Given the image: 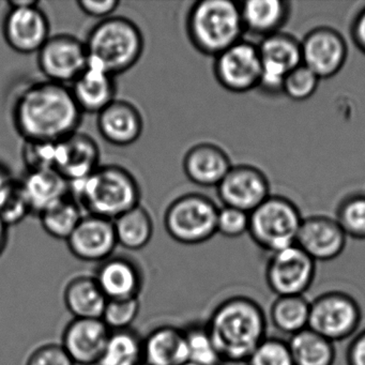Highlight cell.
Listing matches in <instances>:
<instances>
[{
    "label": "cell",
    "instance_id": "cell-49",
    "mask_svg": "<svg viewBox=\"0 0 365 365\" xmlns=\"http://www.w3.org/2000/svg\"><path fill=\"white\" fill-rule=\"evenodd\" d=\"M140 365H146V364H145V363H143V364H140Z\"/></svg>",
    "mask_w": 365,
    "mask_h": 365
},
{
    "label": "cell",
    "instance_id": "cell-37",
    "mask_svg": "<svg viewBox=\"0 0 365 365\" xmlns=\"http://www.w3.org/2000/svg\"><path fill=\"white\" fill-rule=\"evenodd\" d=\"M57 144L46 140H24L22 159L27 172L34 170H56Z\"/></svg>",
    "mask_w": 365,
    "mask_h": 365
},
{
    "label": "cell",
    "instance_id": "cell-13",
    "mask_svg": "<svg viewBox=\"0 0 365 365\" xmlns=\"http://www.w3.org/2000/svg\"><path fill=\"white\" fill-rule=\"evenodd\" d=\"M302 65L319 78L336 76L347 61L348 48L343 36L329 27H317L301 42Z\"/></svg>",
    "mask_w": 365,
    "mask_h": 365
},
{
    "label": "cell",
    "instance_id": "cell-14",
    "mask_svg": "<svg viewBox=\"0 0 365 365\" xmlns=\"http://www.w3.org/2000/svg\"><path fill=\"white\" fill-rule=\"evenodd\" d=\"M40 5L9 8L3 33L8 46L20 54H35L51 37L50 21Z\"/></svg>",
    "mask_w": 365,
    "mask_h": 365
},
{
    "label": "cell",
    "instance_id": "cell-48",
    "mask_svg": "<svg viewBox=\"0 0 365 365\" xmlns=\"http://www.w3.org/2000/svg\"><path fill=\"white\" fill-rule=\"evenodd\" d=\"M185 365H195V364H192V363L187 362V364H185Z\"/></svg>",
    "mask_w": 365,
    "mask_h": 365
},
{
    "label": "cell",
    "instance_id": "cell-3",
    "mask_svg": "<svg viewBox=\"0 0 365 365\" xmlns=\"http://www.w3.org/2000/svg\"><path fill=\"white\" fill-rule=\"evenodd\" d=\"M70 196L86 211L114 221L140 205V187L123 166L100 165L82 180L70 183Z\"/></svg>",
    "mask_w": 365,
    "mask_h": 365
},
{
    "label": "cell",
    "instance_id": "cell-15",
    "mask_svg": "<svg viewBox=\"0 0 365 365\" xmlns=\"http://www.w3.org/2000/svg\"><path fill=\"white\" fill-rule=\"evenodd\" d=\"M224 206L251 213L270 196L266 175L252 165L232 166L217 187Z\"/></svg>",
    "mask_w": 365,
    "mask_h": 365
},
{
    "label": "cell",
    "instance_id": "cell-42",
    "mask_svg": "<svg viewBox=\"0 0 365 365\" xmlns=\"http://www.w3.org/2000/svg\"><path fill=\"white\" fill-rule=\"evenodd\" d=\"M76 5L80 8L81 11L91 18L98 19L103 21L106 19L110 18L114 12L118 9L120 6L119 0H78Z\"/></svg>",
    "mask_w": 365,
    "mask_h": 365
},
{
    "label": "cell",
    "instance_id": "cell-41",
    "mask_svg": "<svg viewBox=\"0 0 365 365\" xmlns=\"http://www.w3.org/2000/svg\"><path fill=\"white\" fill-rule=\"evenodd\" d=\"M26 365H76L61 344H44L36 348L27 359Z\"/></svg>",
    "mask_w": 365,
    "mask_h": 365
},
{
    "label": "cell",
    "instance_id": "cell-36",
    "mask_svg": "<svg viewBox=\"0 0 365 365\" xmlns=\"http://www.w3.org/2000/svg\"><path fill=\"white\" fill-rule=\"evenodd\" d=\"M245 365H294L288 341L267 336L245 362Z\"/></svg>",
    "mask_w": 365,
    "mask_h": 365
},
{
    "label": "cell",
    "instance_id": "cell-11",
    "mask_svg": "<svg viewBox=\"0 0 365 365\" xmlns=\"http://www.w3.org/2000/svg\"><path fill=\"white\" fill-rule=\"evenodd\" d=\"M262 76L258 88L267 95L283 93L286 76L302 65L301 42L288 34L277 33L264 38L258 46Z\"/></svg>",
    "mask_w": 365,
    "mask_h": 365
},
{
    "label": "cell",
    "instance_id": "cell-25",
    "mask_svg": "<svg viewBox=\"0 0 365 365\" xmlns=\"http://www.w3.org/2000/svg\"><path fill=\"white\" fill-rule=\"evenodd\" d=\"M31 215L39 217L43 211L70 194V183L57 170L27 172L21 179Z\"/></svg>",
    "mask_w": 365,
    "mask_h": 365
},
{
    "label": "cell",
    "instance_id": "cell-21",
    "mask_svg": "<svg viewBox=\"0 0 365 365\" xmlns=\"http://www.w3.org/2000/svg\"><path fill=\"white\" fill-rule=\"evenodd\" d=\"M182 165L187 178L205 187H217L232 168L227 153L212 143H200L190 148Z\"/></svg>",
    "mask_w": 365,
    "mask_h": 365
},
{
    "label": "cell",
    "instance_id": "cell-18",
    "mask_svg": "<svg viewBox=\"0 0 365 365\" xmlns=\"http://www.w3.org/2000/svg\"><path fill=\"white\" fill-rule=\"evenodd\" d=\"M110 335L101 318H73L63 330L61 346L76 364L98 365Z\"/></svg>",
    "mask_w": 365,
    "mask_h": 365
},
{
    "label": "cell",
    "instance_id": "cell-22",
    "mask_svg": "<svg viewBox=\"0 0 365 365\" xmlns=\"http://www.w3.org/2000/svg\"><path fill=\"white\" fill-rule=\"evenodd\" d=\"M108 300L138 298L143 275L135 262L123 256H114L101 262L95 275Z\"/></svg>",
    "mask_w": 365,
    "mask_h": 365
},
{
    "label": "cell",
    "instance_id": "cell-23",
    "mask_svg": "<svg viewBox=\"0 0 365 365\" xmlns=\"http://www.w3.org/2000/svg\"><path fill=\"white\" fill-rule=\"evenodd\" d=\"M116 76L88 66L70 89L81 112L99 114L116 100Z\"/></svg>",
    "mask_w": 365,
    "mask_h": 365
},
{
    "label": "cell",
    "instance_id": "cell-46",
    "mask_svg": "<svg viewBox=\"0 0 365 365\" xmlns=\"http://www.w3.org/2000/svg\"><path fill=\"white\" fill-rule=\"evenodd\" d=\"M8 226L0 220V256L3 255L8 243Z\"/></svg>",
    "mask_w": 365,
    "mask_h": 365
},
{
    "label": "cell",
    "instance_id": "cell-12",
    "mask_svg": "<svg viewBox=\"0 0 365 365\" xmlns=\"http://www.w3.org/2000/svg\"><path fill=\"white\" fill-rule=\"evenodd\" d=\"M215 76L226 91L235 93L251 91L259 86L262 61L258 46L251 42H237L215 57Z\"/></svg>",
    "mask_w": 365,
    "mask_h": 365
},
{
    "label": "cell",
    "instance_id": "cell-17",
    "mask_svg": "<svg viewBox=\"0 0 365 365\" xmlns=\"http://www.w3.org/2000/svg\"><path fill=\"white\" fill-rule=\"evenodd\" d=\"M346 242L347 236L336 220L324 215L303 219L296 240V245L316 262L336 259Z\"/></svg>",
    "mask_w": 365,
    "mask_h": 365
},
{
    "label": "cell",
    "instance_id": "cell-38",
    "mask_svg": "<svg viewBox=\"0 0 365 365\" xmlns=\"http://www.w3.org/2000/svg\"><path fill=\"white\" fill-rule=\"evenodd\" d=\"M140 309L138 298L108 300L101 319L110 331L128 330L138 318Z\"/></svg>",
    "mask_w": 365,
    "mask_h": 365
},
{
    "label": "cell",
    "instance_id": "cell-35",
    "mask_svg": "<svg viewBox=\"0 0 365 365\" xmlns=\"http://www.w3.org/2000/svg\"><path fill=\"white\" fill-rule=\"evenodd\" d=\"M335 220L347 238L365 240V195L345 198L337 208Z\"/></svg>",
    "mask_w": 365,
    "mask_h": 365
},
{
    "label": "cell",
    "instance_id": "cell-1",
    "mask_svg": "<svg viewBox=\"0 0 365 365\" xmlns=\"http://www.w3.org/2000/svg\"><path fill=\"white\" fill-rule=\"evenodd\" d=\"M83 113L67 85L34 83L16 98L14 123L24 140L59 142L78 131Z\"/></svg>",
    "mask_w": 365,
    "mask_h": 365
},
{
    "label": "cell",
    "instance_id": "cell-20",
    "mask_svg": "<svg viewBox=\"0 0 365 365\" xmlns=\"http://www.w3.org/2000/svg\"><path fill=\"white\" fill-rule=\"evenodd\" d=\"M97 125L106 142L127 147L140 140L144 131V119L133 103L116 99L98 114Z\"/></svg>",
    "mask_w": 365,
    "mask_h": 365
},
{
    "label": "cell",
    "instance_id": "cell-8",
    "mask_svg": "<svg viewBox=\"0 0 365 365\" xmlns=\"http://www.w3.org/2000/svg\"><path fill=\"white\" fill-rule=\"evenodd\" d=\"M361 322L358 301L341 290L320 294L309 305V328L334 344L354 336Z\"/></svg>",
    "mask_w": 365,
    "mask_h": 365
},
{
    "label": "cell",
    "instance_id": "cell-7",
    "mask_svg": "<svg viewBox=\"0 0 365 365\" xmlns=\"http://www.w3.org/2000/svg\"><path fill=\"white\" fill-rule=\"evenodd\" d=\"M219 207L200 193H187L170 202L164 215L168 234L181 245L207 242L217 234Z\"/></svg>",
    "mask_w": 365,
    "mask_h": 365
},
{
    "label": "cell",
    "instance_id": "cell-45",
    "mask_svg": "<svg viewBox=\"0 0 365 365\" xmlns=\"http://www.w3.org/2000/svg\"><path fill=\"white\" fill-rule=\"evenodd\" d=\"M14 180L9 170L3 164H0V194L7 187L11 181Z\"/></svg>",
    "mask_w": 365,
    "mask_h": 365
},
{
    "label": "cell",
    "instance_id": "cell-47",
    "mask_svg": "<svg viewBox=\"0 0 365 365\" xmlns=\"http://www.w3.org/2000/svg\"><path fill=\"white\" fill-rule=\"evenodd\" d=\"M40 1L37 0H12L8 3L9 8L14 7H31V6L40 5Z\"/></svg>",
    "mask_w": 365,
    "mask_h": 365
},
{
    "label": "cell",
    "instance_id": "cell-10",
    "mask_svg": "<svg viewBox=\"0 0 365 365\" xmlns=\"http://www.w3.org/2000/svg\"><path fill=\"white\" fill-rule=\"evenodd\" d=\"M37 54L40 71L57 84L71 85L88 67L85 42L74 36H51Z\"/></svg>",
    "mask_w": 365,
    "mask_h": 365
},
{
    "label": "cell",
    "instance_id": "cell-6",
    "mask_svg": "<svg viewBox=\"0 0 365 365\" xmlns=\"http://www.w3.org/2000/svg\"><path fill=\"white\" fill-rule=\"evenodd\" d=\"M302 220L292 200L270 195L250 213L247 232L258 247L272 254L296 245Z\"/></svg>",
    "mask_w": 365,
    "mask_h": 365
},
{
    "label": "cell",
    "instance_id": "cell-24",
    "mask_svg": "<svg viewBox=\"0 0 365 365\" xmlns=\"http://www.w3.org/2000/svg\"><path fill=\"white\" fill-rule=\"evenodd\" d=\"M143 360L146 365H185L189 362L185 330L162 326L143 341Z\"/></svg>",
    "mask_w": 365,
    "mask_h": 365
},
{
    "label": "cell",
    "instance_id": "cell-43",
    "mask_svg": "<svg viewBox=\"0 0 365 365\" xmlns=\"http://www.w3.org/2000/svg\"><path fill=\"white\" fill-rule=\"evenodd\" d=\"M347 365H365V329L352 336L346 350Z\"/></svg>",
    "mask_w": 365,
    "mask_h": 365
},
{
    "label": "cell",
    "instance_id": "cell-39",
    "mask_svg": "<svg viewBox=\"0 0 365 365\" xmlns=\"http://www.w3.org/2000/svg\"><path fill=\"white\" fill-rule=\"evenodd\" d=\"M319 81L309 68L300 65L286 76L283 93L294 101H305L316 93Z\"/></svg>",
    "mask_w": 365,
    "mask_h": 365
},
{
    "label": "cell",
    "instance_id": "cell-31",
    "mask_svg": "<svg viewBox=\"0 0 365 365\" xmlns=\"http://www.w3.org/2000/svg\"><path fill=\"white\" fill-rule=\"evenodd\" d=\"M84 215L82 207L69 194L43 211L39 219L46 234L58 240L67 241Z\"/></svg>",
    "mask_w": 365,
    "mask_h": 365
},
{
    "label": "cell",
    "instance_id": "cell-44",
    "mask_svg": "<svg viewBox=\"0 0 365 365\" xmlns=\"http://www.w3.org/2000/svg\"><path fill=\"white\" fill-rule=\"evenodd\" d=\"M351 38L359 50L365 54V7L359 12L352 23Z\"/></svg>",
    "mask_w": 365,
    "mask_h": 365
},
{
    "label": "cell",
    "instance_id": "cell-16",
    "mask_svg": "<svg viewBox=\"0 0 365 365\" xmlns=\"http://www.w3.org/2000/svg\"><path fill=\"white\" fill-rule=\"evenodd\" d=\"M66 242L78 259L91 262L112 257L118 245L112 220L87 213Z\"/></svg>",
    "mask_w": 365,
    "mask_h": 365
},
{
    "label": "cell",
    "instance_id": "cell-2",
    "mask_svg": "<svg viewBox=\"0 0 365 365\" xmlns=\"http://www.w3.org/2000/svg\"><path fill=\"white\" fill-rule=\"evenodd\" d=\"M206 327L223 362L245 363L266 339L268 322L257 301L234 296L217 305Z\"/></svg>",
    "mask_w": 365,
    "mask_h": 365
},
{
    "label": "cell",
    "instance_id": "cell-27",
    "mask_svg": "<svg viewBox=\"0 0 365 365\" xmlns=\"http://www.w3.org/2000/svg\"><path fill=\"white\" fill-rule=\"evenodd\" d=\"M108 298L95 277L78 275L68 282L63 302L73 318H101Z\"/></svg>",
    "mask_w": 365,
    "mask_h": 365
},
{
    "label": "cell",
    "instance_id": "cell-5",
    "mask_svg": "<svg viewBox=\"0 0 365 365\" xmlns=\"http://www.w3.org/2000/svg\"><path fill=\"white\" fill-rule=\"evenodd\" d=\"M187 31L198 52L217 57L242 40L240 4L232 0L196 1L187 14Z\"/></svg>",
    "mask_w": 365,
    "mask_h": 365
},
{
    "label": "cell",
    "instance_id": "cell-4",
    "mask_svg": "<svg viewBox=\"0 0 365 365\" xmlns=\"http://www.w3.org/2000/svg\"><path fill=\"white\" fill-rule=\"evenodd\" d=\"M85 46L88 66L116 76L138 63L144 52L145 40L133 21L113 16L100 21L89 31Z\"/></svg>",
    "mask_w": 365,
    "mask_h": 365
},
{
    "label": "cell",
    "instance_id": "cell-9",
    "mask_svg": "<svg viewBox=\"0 0 365 365\" xmlns=\"http://www.w3.org/2000/svg\"><path fill=\"white\" fill-rule=\"evenodd\" d=\"M316 275V262L294 245L270 254L264 277L269 289L281 296H304Z\"/></svg>",
    "mask_w": 365,
    "mask_h": 365
},
{
    "label": "cell",
    "instance_id": "cell-33",
    "mask_svg": "<svg viewBox=\"0 0 365 365\" xmlns=\"http://www.w3.org/2000/svg\"><path fill=\"white\" fill-rule=\"evenodd\" d=\"M183 330L190 363L195 365H221L224 363L207 330L206 324H192Z\"/></svg>",
    "mask_w": 365,
    "mask_h": 365
},
{
    "label": "cell",
    "instance_id": "cell-29",
    "mask_svg": "<svg viewBox=\"0 0 365 365\" xmlns=\"http://www.w3.org/2000/svg\"><path fill=\"white\" fill-rule=\"evenodd\" d=\"M287 341L294 365L334 364V343L309 328L292 335Z\"/></svg>",
    "mask_w": 365,
    "mask_h": 365
},
{
    "label": "cell",
    "instance_id": "cell-40",
    "mask_svg": "<svg viewBox=\"0 0 365 365\" xmlns=\"http://www.w3.org/2000/svg\"><path fill=\"white\" fill-rule=\"evenodd\" d=\"M250 213L232 207L219 208L217 221V234L227 238H238L249 232Z\"/></svg>",
    "mask_w": 365,
    "mask_h": 365
},
{
    "label": "cell",
    "instance_id": "cell-28",
    "mask_svg": "<svg viewBox=\"0 0 365 365\" xmlns=\"http://www.w3.org/2000/svg\"><path fill=\"white\" fill-rule=\"evenodd\" d=\"M117 242L130 251H140L153 236V221L146 208L138 205L113 221Z\"/></svg>",
    "mask_w": 365,
    "mask_h": 365
},
{
    "label": "cell",
    "instance_id": "cell-34",
    "mask_svg": "<svg viewBox=\"0 0 365 365\" xmlns=\"http://www.w3.org/2000/svg\"><path fill=\"white\" fill-rule=\"evenodd\" d=\"M31 215L29 200L20 180H14L0 194V220L10 227L22 223Z\"/></svg>",
    "mask_w": 365,
    "mask_h": 365
},
{
    "label": "cell",
    "instance_id": "cell-19",
    "mask_svg": "<svg viewBox=\"0 0 365 365\" xmlns=\"http://www.w3.org/2000/svg\"><path fill=\"white\" fill-rule=\"evenodd\" d=\"M100 166V148L91 136L76 131L57 144L56 170L69 183L82 180Z\"/></svg>",
    "mask_w": 365,
    "mask_h": 365
},
{
    "label": "cell",
    "instance_id": "cell-30",
    "mask_svg": "<svg viewBox=\"0 0 365 365\" xmlns=\"http://www.w3.org/2000/svg\"><path fill=\"white\" fill-rule=\"evenodd\" d=\"M309 305L304 296L277 297L269 311L271 324L279 332L292 336L309 328Z\"/></svg>",
    "mask_w": 365,
    "mask_h": 365
},
{
    "label": "cell",
    "instance_id": "cell-32",
    "mask_svg": "<svg viewBox=\"0 0 365 365\" xmlns=\"http://www.w3.org/2000/svg\"><path fill=\"white\" fill-rule=\"evenodd\" d=\"M143 341L131 329L110 331L108 344L98 365H140L143 360Z\"/></svg>",
    "mask_w": 365,
    "mask_h": 365
},
{
    "label": "cell",
    "instance_id": "cell-26",
    "mask_svg": "<svg viewBox=\"0 0 365 365\" xmlns=\"http://www.w3.org/2000/svg\"><path fill=\"white\" fill-rule=\"evenodd\" d=\"M243 29L262 37L279 33L289 16V4L284 0H249L240 4Z\"/></svg>",
    "mask_w": 365,
    "mask_h": 365
}]
</instances>
